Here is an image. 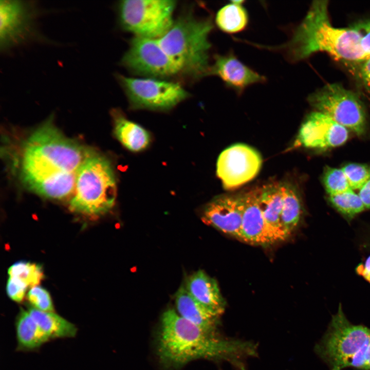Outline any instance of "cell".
Instances as JSON below:
<instances>
[{
  "mask_svg": "<svg viewBox=\"0 0 370 370\" xmlns=\"http://www.w3.org/2000/svg\"><path fill=\"white\" fill-rule=\"evenodd\" d=\"M244 1H233L221 7L216 12L215 23L222 32L235 34L245 30L249 17L244 6Z\"/></svg>",
  "mask_w": 370,
  "mask_h": 370,
  "instance_id": "23",
  "label": "cell"
},
{
  "mask_svg": "<svg viewBox=\"0 0 370 370\" xmlns=\"http://www.w3.org/2000/svg\"><path fill=\"white\" fill-rule=\"evenodd\" d=\"M328 197L334 208L348 220L353 219L365 209L359 196L353 190L329 195Z\"/></svg>",
  "mask_w": 370,
  "mask_h": 370,
  "instance_id": "25",
  "label": "cell"
},
{
  "mask_svg": "<svg viewBox=\"0 0 370 370\" xmlns=\"http://www.w3.org/2000/svg\"><path fill=\"white\" fill-rule=\"evenodd\" d=\"M89 151L64 135L50 118L25 143L22 181L29 190L46 198L72 196L78 171Z\"/></svg>",
  "mask_w": 370,
  "mask_h": 370,
  "instance_id": "1",
  "label": "cell"
},
{
  "mask_svg": "<svg viewBox=\"0 0 370 370\" xmlns=\"http://www.w3.org/2000/svg\"><path fill=\"white\" fill-rule=\"evenodd\" d=\"M261 206L271 244L286 238L281 225L282 183L273 182L261 188Z\"/></svg>",
  "mask_w": 370,
  "mask_h": 370,
  "instance_id": "18",
  "label": "cell"
},
{
  "mask_svg": "<svg viewBox=\"0 0 370 370\" xmlns=\"http://www.w3.org/2000/svg\"><path fill=\"white\" fill-rule=\"evenodd\" d=\"M262 160L250 146L237 143L224 150L216 165L217 176L227 190L237 188L253 179L258 174Z\"/></svg>",
  "mask_w": 370,
  "mask_h": 370,
  "instance_id": "12",
  "label": "cell"
},
{
  "mask_svg": "<svg viewBox=\"0 0 370 370\" xmlns=\"http://www.w3.org/2000/svg\"><path fill=\"white\" fill-rule=\"evenodd\" d=\"M28 286L21 280L9 277L6 285L8 296L13 301L21 302L25 297Z\"/></svg>",
  "mask_w": 370,
  "mask_h": 370,
  "instance_id": "30",
  "label": "cell"
},
{
  "mask_svg": "<svg viewBox=\"0 0 370 370\" xmlns=\"http://www.w3.org/2000/svg\"><path fill=\"white\" fill-rule=\"evenodd\" d=\"M27 310L50 341L76 336L77 326L54 312L42 311L31 307Z\"/></svg>",
  "mask_w": 370,
  "mask_h": 370,
  "instance_id": "22",
  "label": "cell"
},
{
  "mask_svg": "<svg viewBox=\"0 0 370 370\" xmlns=\"http://www.w3.org/2000/svg\"><path fill=\"white\" fill-rule=\"evenodd\" d=\"M350 366L370 370V340L363 349L354 358Z\"/></svg>",
  "mask_w": 370,
  "mask_h": 370,
  "instance_id": "32",
  "label": "cell"
},
{
  "mask_svg": "<svg viewBox=\"0 0 370 370\" xmlns=\"http://www.w3.org/2000/svg\"><path fill=\"white\" fill-rule=\"evenodd\" d=\"M114 124V133L117 139L131 151L139 152L149 144L150 136L144 128L128 120L119 110L111 112Z\"/></svg>",
  "mask_w": 370,
  "mask_h": 370,
  "instance_id": "21",
  "label": "cell"
},
{
  "mask_svg": "<svg viewBox=\"0 0 370 370\" xmlns=\"http://www.w3.org/2000/svg\"><path fill=\"white\" fill-rule=\"evenodd\" d=\"M176 2L171 0H125L117 6L123 30L134 36L159 39L172 27Z\"/></svg>",
  "mask_w": 370,
  "mask_h": 370,
  "instance_id": "7",
  "label": "cell"
},
{
  "mask_svg": "<svg viewBox=\"0 0 370 370\" xmlns=\"http://www.w3.org/2000/svg\"><path fill=\"white\" fill-rule=\"evenodd\" d=\"M353 64L356 66L359 78L370 89V58Z\"/></svg>",
  "mask_w": 370,
  "mask_h": 370,
  "instance_id": "33",
  "label": "cell"
},
{
  "mask_svg": "<svg viewBox=\"0 0 370 370\" xmlns=\"http://www.w3.org/2000/svg\"><path fill=\"white\" fill-rule=\"evenodd\" d=\"M243 209L242 194L219 195L206 205L201 219L224 233L240 239Z\"/></svg>",
  "mask_w": 370,
  "mask_h": 370,
  "instance_id": "14",
  "label": "cell"
},
{
  "mask_svg": "<svg viewBox=\"0 0 370 370\" xmlns=\"http://www.w3.org/2000/svg\"><path fill=\"white\" fill-rule=\"evenodd\" d=\"M8 273L9 277L16 278L31 288L38 286L44 278L40 265L24 261L13 264L9 268Z\"/></svg>",
  "mask_w": 370,
  "mask_h": 370,
  "instance_id": "26",
  "label": "cell"
},
{
  "mask_svg": "<svg viewBox=\"0 0 370 370\" xmlns=\"http://www.w3.org/2000/svg\"><path fill=\"white\" fill-rule=\"evenodd\" d=\"M261 188L243 194L244 209L240 239L250 244H271L261 206Z\"/></svg>",
  "mask_w": 370,
  "mask_h": 370,
  "instance_id": "16",
  "label": "cell"
},
{
  "mask_svg": "<svg viewBox=\"0 0 370 370\" xmlns=\"http://www.w3.org/2000/svg\"><path fill=\"white\" fill-rule=\"evenodd\" d=\"M177 312L183 319L205 330L215 332L219 316L196 301L182 285L174 295Z\"/></svg>",
  "mask_w": 370,
  "mask_h": 370,
  "instance_id": "19",
  "label": "cell"
},
{
  "mask_svg": "<svg viewBox=\"0 0 370 370\" xmlns=\"http://www.w3.org/2000/svg\"><path fill=\"white\" fill-rule=\"evenodd\" d=\"M220 78L225 86L240 95L249 86L266 82V78L242 62L233 51L216 54L209 75Z\"/></svg>",
  "mask_w": 370,
  "mask_h": 370,
  "instance_id": "15",
  "label": "cell"
},
{
  "mask_svg": "<svg viewBox=\"0 0 370 370\" xmlns=\"http://www.w3.org/2000/svg\"><path fill=\"white\" fill-rule=\"evenodd\" d=\"M365 209H370V178L359 190L358 193Z\"/></svg>",
  "mask_w": 370,
  "mask_h": 370,
  "instance_id": "34",
  "label": "cell"
},
{
  "mask_svg": "<svg viewBox=\"0 0 370 370\" xmlns=\"http://www.w3.org/2000/svg\"><path fill=\"white\" fill-rule=\"evenodd\" d=\"M38 11L33 2H0V48L6 51L36 37Z\"/></svg>",
  "mask_w": 370,
  "mask_h": 370,
  "instance_id": "11",
  "label": "cell"
},
{
  "mask_svg": "<svg viewBox=\"0 0 370 370\" xmlns=\"http://www.w3.org/2000/svg\"><path fill=\"white\" fill-rule=\"evenodd\" d=\"M348 137L346 128L328 116L315 111L310 113L302 124L294 145L326 149L342 145Z\"/></svg>",
  "mask_w": 370,
  "mask_h": 370,
  "instance_id": "13",
  "label": "cell"
},
{
  "mask_svg": "<svg viewBox=\"0 0 370 370\" xmlns=\"http://www.w3.org/2000/svg\"><path fill=\"white\" fill-rule=\"evenodd\" d=\"M29 303L36 309L45 312H54L53 303L49 293L39 286L31 287L27 295Z\"/></svg>",
  "mask_w": 370,
  "mask_h": 370,
  "instance_id": "29",
  "label": "cell"
},
{
  "mask_svg": "<svg viewBox=\"0 0 370 370\" xmlns=\"http://www.w3.org/2000/svg\"><path fill=\"white\" fill-rule=\"evenodd\" d=\"M185 287L196 301L216 315L224 312L226 302L218 283L204 271L199 270L190 275Z\"/></svg>",
  "mask_w": 370,
  "mask_h": 370,
  "instance_id": "17",
  "label": "cell"
},
{
  "mask_svg": "<svg viewBox=\"0 0 370 370\" xmlns=\"http://www.w3.org/2000/svg\"><path fill=\"white\" fill-rule=\"evenodd\" d=\"M309 104L321 112L359 135L366 130L364 107L358 96L338 83H331L308 97Z\"/></svg>",
  "mask_w": 370,
  "mask_h": 370,
  "instance_id": "8",
  "label": "cell"
},
{
  "mask_svg": "<svg viewBox=\"0 0 370 370\" xmlns=\"http://www.w3.org/2000/svg\"><path fill=\"white\" fill-rule=\"evenodd\" d=\"M117 183L110 162L90 151L76 176L69 206L73 212L90 216L107 213L115 205Z\"/></svg>",
  "mask_w": 370,
  "mask_h": 370,
  "instance_id": "5",
  "label": "cell"
},
{
  "mask_svg": "<svg viewBox=\"0 0 370 370\" xmlns=\"http://www.w3.org/2000/svg\"><path fill=\"white\" fill-rule=\"evenodd\" d=\"M121 63L132 72L147 78L163 79L181 75L157 39L134 36Z\"/></svg>",
  "mask_w": 370,
  "mask_h": 370,
  "instance_id": "10",
  "label": "cell"
},
{
  "mask_svg": "<svg viewBox=\"0 0 370 370\" xmlns=\"http://www.w3.org/2000/svg\"><path fill=\"white\" fill-rule=\"evenodd\" d=\"M361 35L354 27L338 28L330 23L328 1L318 0L311 4L301 22L291 32L289 40L277 46L254 44L256 47L283 53L288 62L297 63L319 52L354 63L369 57L362 48Z\"/></svg>",
  "mask_w": 370,
  "mask_h": 370,
  "instance_id": "2",
  "label": "cell"
},
{
  "mask_svg": "<svg viewBox=\"0 0 370 370\" xmlns=\"http://www.w3.org/2000/svg\"><path fill=\"white\" fill-rule=\"evenodd\" d=\"M356 271L358 274L362 276L370 283V255L367 258L364 264H359Z\"/></svg>",
  "mask_w": 370,
  "mask_h": 370,
  "instance_id": "35",
  "label": "cell"
},
{
  "mask_svg": "<svg viewBox=\"0 0 370 370\" xmlns=\"http://www.w3.org/2000/svg\"><path fill=\"white\" fill-rule=\"evenodd\" d=\"M323 180L329 195L352 190L342 169L327 167L325 169Z\"/></svg>",
  "mask_w": 370,
  "mask_h": 370,
  "instance_id": "27",
  "label": "cell"
},
{
  "mask_svg": "<svg viewBox=\"0 0 370 370\" xmlns=\"http://www.w3.org/2000/svg\"><path fill=\"white\" fill-rule=\"evenodd\" d=\"M156 345L161 365L175 369L196 359L225 358L242 346L223 340L215 332L199 327L171 308L161 315Z\"/></svg>",
  "mask_w": 370,
  "mask_h": 370,
  "instance_id": "3",
  "label": "cell"
},
{
  "mask_svg": "<svg viewBox=\"0 0 370 370\" xmlns=\"http://www.w3.org/2000/svg\"><path fill=\"white\" fill-rule=\"evenodd\" d=\"M352 190H359L370 178V166L348 163L342 168Z\"/></svg>",
  "mask_w": 370,
  "mask_h": 370,
  "instance_id": "28",
  "label": "cell"
},
{
  "mask_svg": "<svg viewBox=\"0 0 370 370\" xmlns=\"http://www.w3.org/2000/svg\"><path fill=\"white\" fill-rule=\"evenodd\" d=\"M354 27L360 34L362 49L370 57V20L359 22Z\"/></svg>",
  "mask_w": 370,
  "mask_h": 370,
  "instance_id": "31",
  "label": "cell"
},
{
  "mask_svg": "<svg viewBox=\"0 0 370 370\" xmlns=\"http://www.w3.org/2000/svg\"><path fill=\"white\" fill-rule=\"evenodd\" d=\"M117 79L135 108L168 110L189 96L179 84L156 78H134L118 75Z\"/></svg>",
  "mask_w": 370,
  "mask_h": 370,
  "instance_id": "9",
  "label": "cell"
},
{
  "mask_svg": "<svg viewBox=\"0 0 370 370\" xmlns=\"http://www.w3.org/2000/svg\"><path fill=\"white\" fill-rule=\"evenodd\" d=\"M369 340L370 329L351 324L340 304L327 331L316 345V350L330 370H343L350 367L354 358Z\"/></svg>",
  "mask_w": 370,
  "mask_h": 370,
  "instance_id": "6",
  "label": "cell"
},
{
  "mask_svg": "<svg viewBox=\"0 0 370 370\" xmlns=\"http://www.w3.org/2000/svg\"><path fill=\"white\" fill-rule=\"evenodd\" d=\"M283 203L281 225L286 238L296 229L300 222L302 208L300 198L291 184L282 183Z\"/></svg>",
  "mask_w": 370,
  "mask_h": 370,
  "instance_id": "24",
  "label": "cell"
},
{
  "mask_svg": "<svg viewBox=\"0 0 370 370\" xmlns=\"http://www.w3.org/2000/svg\"><path fill=\"white\" fill-rule=\"evenodd\" d=\"M14 327L17 342L16 351H37L44 344L50 342L27 309L21 308L15 318Z\"/></svg>",
  "mask_w": 370,
  "mask_h": 370,
  "instance_id": "20",
  "label": "cell"
},
{
  "mask_svg": "<svg viewBox=\"0 0 370 370\" xmlns=\"http://www.w3.org/2000/svg\"><path fill=\"white\" fill-rule=\"evenodd\" d=\"M214 26L210 17L197 18L189 12L179 16L158 42L176 63L180 73L194 78L209 75V35Z\"/></svg>",
  "mask_w": 370,
  "mask_h": 370,
  "instance_id": "4",
  "label": "cell"
}]
</instances>
